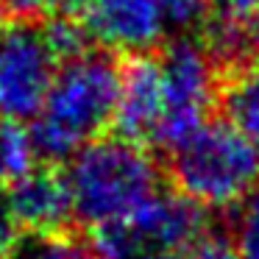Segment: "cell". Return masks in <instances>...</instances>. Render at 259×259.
<instances>
[{"instance_id":"1","label":"cell","mask_w":259,"mask_h":259,"mask_svg":"<svg viewBox=\"0 0 259 259\" xmlns=\"http://www.w3.org/2000/svg\"><path fill=\"white\" fill-rule=\"evenodd\" d=\"M120 59L87 48L59 64L42 109L31 120V148L45 164H64L84 145L106 137L117 112Z\"/></svg>"},{"instance_id":"2","label":"cell","mask_w":259,"mask_h":259,"mask_svg":"<svg viewBox=\"0 0 259 259\" xmlns=\"http://www.w3.org/2000/svg\"><path fill=\"white\" fill-rule=\"evenodd\" d=\"M78 229L128 220L162 192V167L148 148L123 137H101L84 145L64 167Z\"/></svg>"},{"instance_id":"3","label":"cell","mask_w":259,"mask_h":259,"mask_svg":"<svg viewBox=\"0 0 259 259\" xmlns=\"http://www.w3.org/2000/svg\"><path fill=\"white\" fill-rule=\"evenodd\" d=\"M167 176L184 198L229 212L259 184V156L226 120L209 117L167 151Z\"/></svg>"},{"instance_id":"4","label":"cell","mask_w":259,"mask_h":259,"mask_svg":"<svg viewBox=\"0 0 259 259\" xmlns=\"http://www.w3.org/2000/svg\"><path fill=\"white\" fill-rule=\"evenodd\" d=\"M212 231L209 209L176 190H162L128 220L95 229L90 242L103 259H162L198 245Z\"/></svg>"},{"instance_id":"5","label":"cell","mask_w":259,"mask_h":259,"mask_svg":"<svg viewBox=\"0 0 259 259\" xmlns=\"http://www.w3.org/2000/svg\"><path fill=\"white\" fill-rule=\"evenodd\" d=\"M164 87V120L153 145L164 153L209 120L220 95V70L201 36L181 34L156 51Z\"/></svg>"},{"instance_id":"6","label":"cell","mask_w":259,"mask_h":259,"mask_svg":"<svg viewBox=\"0 0 259 259\" xmlns=\"http://www.w3.org/2000/svg\"><path fill=\"white\" fill-rule=\"evenodd\" d=\"M59 64L45 23H0V120L17 125L34 120Z\"/></svg>"},{"instance_id":"7","label":"cell","mask_w":259,"mask_h":259,"mask_svg":"<svg viewBox=\"0 0 259 259\" xmlns=\"http://www.w3.org/2000/svg\"><path fill=\"white\" fill-rule=\"evenodd\" d=\"M3 190L23 237H59L78 231L64 170L56 164H34Z\"/></svg>"},{"instance_id":"8","label":"cell","mask_w":259,"mask_h":259,"mask_svg":"<svg viewBox=\"0 0 259 259\" xmlns=\"http://www.w3.org/2000/svg\"><path fill=\"white\" fill-rule=\"evenodd\" d=\"M164 120V87L156 51L120 59V92L112 128L137 145H153Z\"/></svg>"},{"instance_id":"9","label":"cell","mask_w":259,"mask_h":259,"mask_svg":"<svg viewBox=\"0 0 259 259\" xmlns=\"http://www.w3.org/2000/svg\"><path fill=\"white\" fill-rule=\"evenodd\" d=\"M75 17L84 23L92 42L123 51L125 56L153 51L167 28L159 0H98L75 12Z\"/></svg>"},{"instance_id":"10","label":"cell","mask_w":259,"mask_h":259,"mask_svg":"<svg viewBox=\"0 0 259 259\" xmlns=\"http://www.w3.org/2000/svg\"><path fill=\"white\" fill-rule=\"evenodd\" d=\"M218 103L223 106V120L259 156V62L223 75Z\"/></svg>"},{"instance_id":"11","label":"cell","mask_w":259,"mask_h":259,"mask_svg":"<svg viewBox=\"0 0 259 259\" xmlns=\"http://www.w3.org/2000/svg\"><path fill=\"white\" fill-rule=\"evenodd\" d=\"M223 231L237 259H259V184L229 209Z\"/></svg>"},{"instance_id":"12","label":"cell","mask_w":259,"mask_h":259,"mask_svg":"<svg viewBox=\"0 0 259 259\" xmlns=\"http://www.w3.org/2000/svg\"><path fill=\"white\" fill-rule=\"evenodd\" d=\"M14 259H103L87 237L67 231L59 237H23Z\"/></svg>"},{"instance_id":"13","label":"cell","mask_w":259,"mask_h":259,"mask_svg":"<svg viewBox=\"0 0 259 259\" xmlns=\"http://www.w3.org/2000/svg\"><path fill=\"white\" fill-rule=\"evenodd\" d=\"M36 164L34 148H31L28 128L9 120H0V187L12 184L14 179Z\"/></svg>"},{"instance_id":"14","label":"cell","mask_w":259,"mask_h":259,"mask_svg":"<svg viewBox=\"0 0 259 259\" xmlns=\"http://www.w3.org/2000/svg\"><path fill=\"white\" fill-rule=\"evenodd\" d=\"M3 14L23 23H42L56 14H73V0H0Z\"/></svg>"},{"instance_id":"15","label":"cell","mask_w":259,"mask_h":259,"mask_svg":"<svg viewBox=\"0 0 259 259\" xmlns=\"http://www.w3.org/2000/svg\"><path fill=\"white\" fill-rule=\"evenodd\" d=\"M20 242H23V231H20L12 209H9L6 190L0 187V259H14Z\"/></svg>"},{"instance_id":"16","label":"cell","mask_w":259,"mask_h":259,"mask_svg":"<svg viewBox=\"0 0 259 259\" xmlns=\"http://www.w3.org/2000/svg\"><path fill=\"white\" fill-rule=\"evenodd\" d=\"M90 3H98V0H73V14L81 12L84 6H90Z\"/></svg>"},{"instance_id":"17","label":"cell","mask_w":259,"mask_h":259,"mask_svg":"<svg viewBox=\"0 0 259 259\" xmlns=\"http://www.w3.org/2000/svg\"><path fill=\"white\" fill-rule=\"evenodd\" d=\"M0 14H3V9H0Z\"/></svg>"}]
</instances>
